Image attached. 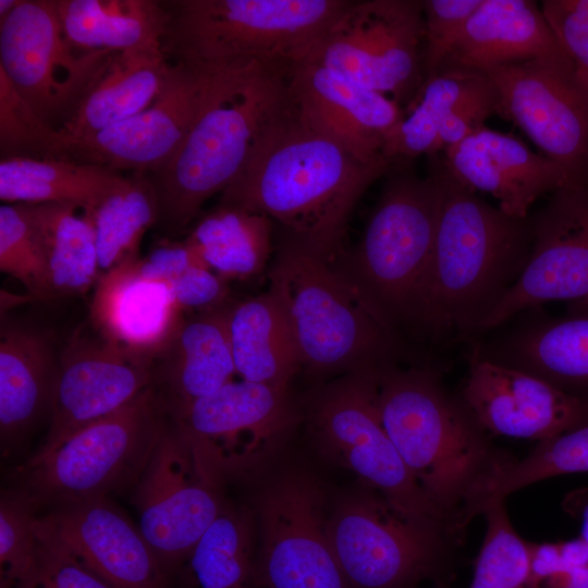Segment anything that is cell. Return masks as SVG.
Returning a JSON list of instances; mask_svg holds the SVG:
<instances>
[{
    "instance_id": "cell-1",
    "label": "cell",
    "mask_w": 588,
    "mask_h": 588,
    "mask_svg": "<svg viewBox=\"0 0 588 588\" xmlns=\"http://www.w3.org/2000/svg\"><path fill=\"white\" fill-rule=\"evenodd\" d=\"M391 163H365L306 125L289 102L265 131L220 203L267 216L326 258L344 253L350 216Z\"/></svg>"
},
{
    "instance_id": "cell-2",
    "label": "cell",
    "mask_w": 588,
    "mask_h": 588,
    "mask_svg": "<svg viewBox=\"0 0 588 588\" xmlns=\"http://www.w3.org/2000/svg\"><path fill=\"white\" fill-rule=\"evenodd\" d=\"M531 243L530 215L517 218L491 206L442 162L437 234L414 327L433 341H476L520 275Z\"/></svg>"
},
{
    "instance_id": "cell-3",
    "label": "cell",
    "mask_w": 588,
    "mask_h": 588,
    "mask_svg": "<svg viewBox=\"0 0 588 588\" xmlns=\"http://www.w3.org/2000/svg\"><path fill=\"white\" fill-rule=\"evenodd\" d=\"M377 404L407 470L461 537L482 490L513 456L491 442L433 370L397 365L384 369Z\"/></svg>"
},
{
    "instance_id": "cell-4",
    "label": "cell",
    "mask_w": 588,
    "mask_h": 588,
    "mask_svg": "<svg viewBox=\"0 0 588 588\" xmlns=\"http://www.w3.org/2000/svg\"><path fill=\"white\" fill-rule=\"evenodd\" d=\"M290 65L255 63L216 72L185 139L149 174L158 196L159 228L170 233L185 229L206 200L234 181L289 102Z\"/></svg>"
},
{
    "instance_id": "cell-5",
    "label": "cell",
    "mask_w": 588,
    "mask_h": 588,
    "mask_svg": "<svg viewBox=\"0 0 588 588\" xmlns=\"http://www.w3.org/2000/svg\"><path fill=\"white\" fill-rule=\"evenodd\" d=\"M268 278V291L290 322L299 366L310 373L396 366L400 333L335 261L280 231Z\"/></svg>"
},
{
    "instance_id": "cell-6",
    "label": "cell",
    "mask_w": 588,
    "mask_h": 588,
    "mask_svg": "<svg viewBox=\"0 0 588 588\" xmlns=\"http://www.w3.org/2000/svg\"><path fill=\"white\" fill-rule=\"evenodd\" d=\"M161 48L171 63L223 72L304 58L350 0H173Z\"/></svg>"
},
{
    "instance_id": "cell-7",
    "label": "cell",
    "mask_w": 588,
    "mask_h": 588,
    "mask_svg": "<svg viewBox=\"0 0 588 588\" xmlns=\"http://www.w3.org/2000/svg\"><path fill=\"white\" fill-rule=\"evenodd\" d=\"M387 174L360 240L336 265L399 332L415 324L437 234L442 162L432 160L425 179L407 161L394 162Z\"/></svg>"
},
{
    "instance_id": "cell-8",
    "label": "cell",
    "mask_w": 588,
    "mask_h": 588,
    "mask_svg": "<svg viewBox=\"0 0 588 588\" xmlns=\"http://www.w3.org/2000/svg\"><path fill=\"white\" fill-rule=\"evenodd\" d=\"M151 384L118 411L38 450L20 469L22 492L35 506H53L135 485L167 425Z\"/></svg>"
},
{
    "instance_id": "cell-9",
    "label": "cell",
    "mask_w": 588,
    "mask_h": 588,
    "mask_svg": "<svg viewBox=\"0 0 588 588\" xmlns=\"http://www.w3.org/2000/svg\"><path fill=\"white\" fill-rule=\"evenodd\" d=\"M328 535L351 588H415L451 577L460 537L364 487L330 509Z\"/></svg>"
},
{
    "instance_id": "cell-10",
    "label": "cell",
    "mask_w": 588,
    "mask_h": 588,
    "mask_svg": "<svg viewBox=\"0 0 588 588\" xmlns=\"http://www.w3.org/2000/svg\"><path fill=\"white\" fill-rule=\"evenodd\" d=\"M383 370L354 371L320 387L308 403L313 439L322 455L353 471L400 510L449 526L407 470L381 422L377 397Z\"/></svg>"
},
{
    "instance_id": "cell-11",
    "label": "cell",
    "mask_w": 588,
    "mask_h": 588,
    "mask_svg": "<svg viewBox=\"0 0 588 588\" xmlns=\"http://www.w3.org/2000/svg\"><path fill=\"white\" fill-rule=\"evenodd\" d=\"M422 1H350L304 57L401 107L425 82Z\"/></svg>"
},
{
    "instance_id": "cell-12",
    "label": "cell",
    "mask_w": 588,
    "mask_h": 588,
    "mask_svg": "<svg viewBox=\"0 0 588 588\" xmlns=\"http://www.w3.org/2000/svg\"><path fill=\"white\" fill-rule=\"evenodd\" d=\"M113 53L75 48L64 35L56 0H21L0 21V70L57 131L72 119Z\"/></svg>"
},
{
    "instance_id": "cell-13",
    "label": "cell",
    "mask_w": 588,
    "mask_h": 588,
    "mask_svg": "<svg viewBox=\"0 0 588 588\" xmlns=\"http://www.w3.org/2000/svg\"><path fill=\"white\" fill-rule=\"evenodd\" d=\"M203 474L216 485L247 473L275 449L296 417L289 388L245 380L170 414Z\"/></svg>"
},
{
    "instance_id": "cell-14",
    "label": "cell",
    "mask_w": 588,
    "mask_h": 588,
    "mask_svg": "<svg viewBox=\"0 0 588 588\" xmlns=\"http://www.w3.org/2000/svg\"><path fill=\"white\" fill-rule=\"evenodd\" d=\"M330 509L310 475L286 473L259 494L255 564L258 588H351L332 550Z\"/></svg>"
},
{
    "instance_id": "cell-15",
    "label": "cell",
    "mask_w": 588,
    "mask_h": 588,
    "mask_svg": "<svg viewBox=\"0 0 588 588\" xmlns=\"http://www.w3.org/2000/svg\"><path fill=\"white\" fill-rule=\"evenodd\" d=\"M531 216L527 262L483 320L479 336L551 302H588V181L567 182Z\"/></svg>"
},
{
    "instance_id": "cell-16",
    "label": "cell",
    "mask_w": 588,
    "mask_h": 588,
    "mask_svg": "<svg viewBox=\"0 0 588 588\" xmlns=\"http://www.w3.org/2000/svg\"><path fill=\"white\" fill-rule=\"evenodd\" d=\"M138 528L171 578L218 517L219 486L200 470L177 429L166 427L135 483Z\"/></svg>"
},
{
    "instance_id": "cell-17",
    "label": "cell",
    "mask_w": 588,
    "mask_h": 588,
    "mask_svg": "<svg viewBox=\"0 0 588 588\" xmlns=\"http://www.w3.org/2000/svg\"><path fill=\"white\" fill-rule=\"evenodd\" d=\"M158 98L136 115L94 134L60 135L58 159L120 172H156L175 154L198 115L216 72L172 63Z\"/></svg>"
},
{
    "instance_id": "cell-18",
    "label": "cell",
    "mask_w": 588,
    "mask_h": 588,
    "mask_svg": "<svg viewBox=\"0 0 588 588\" xmlns=\"http://www.w3.org/2000/svg\"><path fill=\"white\" fill-rule=\"evenodd\" d=\"M486 75L498 93L495 113L518 126L568 182L588 181V98L574 78L538 60Z\"/></svg>"
},
{
    "instance_id": "cell-19",
    "label": "cell",
    "mask_w": 588,
    "mask_h": 588,
    "mask_svg": "<svg viewBox=\"0 0 588 588\" xmlns=\"http://www.w3.org/2000/svg\"><path fill=\"white\" fill-rule=\"evenodd\" d=\"M457 396L492 434L540 442L588 425V401L534 375L475 357Z\"/></svg>"
},
{
    "instance_id": "cell-20",
    "label": "cell",
    "mask_w": 588,
    "mask_h": 588,
    "mask_svg": "<svg viewBox=\"0 0 588 588\" xmlns=\"http://www.w3.org/2000/svg\"><path fill=\"white\" fill-rule=\"evenodd\" d=\"M36 529L114 588H171L139 528L108 497L56 505L37 517Z\"/></svg>"
},
{
    "instance_id": "cell-21",
    "label": "cell",
    "mask_w": 588,
    "mask_h": 588,
    "mask_svg": "<svg viewBox=\"0 0 588 588\" xmlns=\"http://www.w3.org/2000/svg\"><path fill=\"white\" fill-rule=\"evenodd\" d=\"M289 96L309 127L365 163L392 164L384 156V142L404 113L393 99L307 58L289 68Z\"/></svg>"
},
{
    "instance_id": "cell-22",
    "label": "cell",
    "mask_w": 588,
    "mask_h": 588,
    "mask_svg": "<svg viewBox=\"0 0 588 588\" xmlns=\"http://www.w3.org/2000/svg\"><path fill=\"white\" fill-rule=\"evenodd\" d=\"M152 364L100 339L76 338L57 366L50 427L39 450L118 411L152 383Z\"/></svg>"
},
{
    "instance_id": "cell-23",
    "label": "cell",
    "mask_w": 588,
    "mask_h": 588,
    "mask_svg": "<svg viewBox=\"0 0 588 588\" xmlns=\"http://www.w3.org/2000/svg\"><path fill=\"white\" fill-rule=\"evenodd\" d=\"M510 320L488 340L474 341L470 357L525 371L588 401V302L566 304L558 317L537 307Z\"/></svg>"
},
{
    "instance_id": "cell-24",
    "label": "cell",
    "mask_w": 588,
    "mask_h": 588,
    "mask_svg": "<svg viewBox=\"0 0 588 588\" xmlns=\"http://www.w3.org/2000/svg\"><path fill=\"white\" fill-rule=\"evenodd\" d=\"M444 152L443 166L457 182L491 194L501 210L517 218H527L539 197L568 182L554 161L532 152L513 135L487 126Z\"/></svg>"
},
{
    "instance_id": "cell-25",
    "label": "cell",
    "mask_w": 588,
    "mask_h": 588,
    "mask_svg": "<svg viewBox=\"0 0 588 588\" xmlns=\"http://www.w3.org/2000/svg\"><path fill=\"white\" fill-rule=\"evenodd\" d=\"M182 311L169 284L144 275L137 258L99 277L90 319L103 341L152 364L175 335Z\"/></svg>"
},
{
    "instance_id": "cell-26",
    "label": "cell",
    "mask_w": 588,
    "mask_h": 588,
    "mask_svg": "<svg viewBox=\"0 0 588 588\" xmlns=\"http://www.w3.org/2000/svg\"><path fill=\"white\" fill-rule=\"evenodd\" d=\"M530 60L549 63L574 78L572 61L536 1L482 0L440 72L455 69L486 74Z\"/></svg>"
},
{
    "instance_id": "cell-27",
    "label": "cell",
    "mask_w": 588,
    "mask_h": 588,
    "mask_svg": "<svg viewBox=\"0 0 588 588\" xmlns=\"http://www.w3.org/2000/svg\"><path fill=\"white\" fill-rule=\"evenodd\" d=\"M160 393L167 413L210 395L236 373L228 330V308L201 311L183 319L158 358Z\"/></svg>"
},
{
    "instance_id": "cell-28",
    "label": "cell",
    "mask_w": 588,
    "mask_h": 588,
    "mask_svg": "<svg viewBox=\"0 0 588 588\" xmlns=\"http://www.w3.org/2000/svg\"><path fill=\"white\" fill-rule=\"evenodd\" d=\"M172 69L161 45L114 52L60 135L84 137L144 111L163 90Z\"/></svg>"
},
{
    "instance_id": "cell-29",
    "label": "cell",
    "mask_w": 588,
    "mask_h": 588,
    "mask_svg": "<svg viewBox=\"0 0 588 588\" xmlns=\"http://www.w3.org/2000/svg\"><path fill=\"white\" fill-rule=\"evenodd\" d=\"M228 330L242 380L289 388L298 352L287 317L269 291L228 308Z\"/></svg>"
},
{
    "instance_id": "cell-30",
    "label": "cell",
    "mask_w": 588,
    "mask_h": 588,
    "mask_svg": "<svg viewBox=\"0 0 588 588\" xmlns=\"http://www.w3.org/2000/svg\"><path fill=\"white\" fill-rule=\"evenodd\" d=\"M57 365L48 339L36 330L2 327L0 341V430L13 440L48 404Z\"/></svg>"
},
{
    "instance_id": "cell-31",
    "label": "cell",
    "mask_w": 588,
    "mask_h": 588,
    "mask_svg": "<svg viewBox=\"0 0 588 588\" xmlns=\"http://www.w3.org/2000/svg\"><path fill=\"white\" fill-rule=\"evenodd\" d=\"M68 40L83 51L161 45L166 11L155 0H56Z\"/></svg>"
},
{
    "instance_id": "cell-32",
    "label": "cell",
    "mask_w": 588,
    "mask_h": 588,
    "mask_svg": "<svg viewBox=\"0 0 588 588\" xmlns=\"http://www.w3.org/2000/svg\"><path fill=\"white\" fill-rule=\"evenodd\" d=\"M256 518L224 504L172 576L173 588H253Z\"/></svg>"
},
{
    "instance_id": "cell-33",
    "label": "cell",
    "mask_w": 588,
    "mask_h": 588,
    "mask_svg": "<svg viewBox=\"0 0 588 588\" xmlns=\"http://www.w3.org/2000/svg\"><path fill=\"white\" fill-rule=\"evenodd\" d=\"M124 176L107 168L62 159H1L0 199L4 204H72L87 211Z\"/></svg>"
},
{
    "instance_id": "cell-34",
    "label": "cell",
    "mask_w": 588,
    "mask_h": 588,
    "mask_svg": "<svg viewBox=\"0 0 588 588\" xmlns=\"http://www.w3.org/2000/svg\"><path fill=\"white\" fill-rule=\"evenodd\" d=\"M272 230L267 216L219 203L198 218L185 241L221 278L247 279L267 266Z\"/></svg>"
},
{
    "instance_id": "cell-35",
    "label": "cell",
    "mask_w": 588,
    "mask_h": 588,
    "mask_svg": "<svg viewBox=\"0 0 588 588\" xmlns=\"http://www.w3.org/2000/svg\"><path fill=\"white\" fill-rule=\"evenodd\" d=\"M40 231L50 298L85 294L99 279L93 224L72 204H33Z\"/></svg>"
},
{
    "instance_id": "cell-36",
    "label": "cell",
    "mask_w": 588,
    "mask_h": 588,
    "mask_svg": "<svg viewBox=\"0 0 588 588\" xmlns=\"http://www.w3.org/2000/svg\"><path fill=\"white\" fill-rule=\"evenodd\" d=\"M83 212L95 231L99 269L107 272L138 258L144 234L158 221V196L148 173L131 172L97 206Z\"/></svg>"
},
{
    "instance_id": "cell-37",
    "label": "cell",
    "mask_w": 588,
    "mask_h": 588,
    "mask_svg": "<svg viewBox=\"0 0 588 588\" xmlns=\"http://www.w3.org/2000/svg\"><path fill=\"white\" fill-rule=\"evenodd\" d=\"M488 76L449 69L426 79L403 118L384 142V156L392 163L420 155L434 156L439 131L451 112L474 94Z\"/></svg>"
},
{
    "instance_id": "cell-38",
    "label": "cell",
    "mask_w": 588,
    "mask_h": 588,
    "mask_svg": "<svg viewBox=\"0 0 588 588\" xmlns=\"http://www.w3.org/2000/svg\"><path fill=\"white\" fill-rule=\"evenodd\" d=\"M486 534L469 588H528L529 542L513 527L505 501L485 513Z\"/></svg>"
},
{
    "instance_id": "cell-39",
    "label": "cell",
    "mask_w": 588,
    "mask_h": 588,
    "mask_svg": "<svg viewBox=\"0 0 588 588\" xmlns=\"http://www.w3.org/2000/svg\"><path fill=\"white\" fill-rule=\"evenodd\" d=\"M0 270L36 299H50L44 246L33 204L0 207Z\"/></svg>"
},
{
    "instance_id": "cell-40",
    "label": "cell",
    "mask_w": 588,
    "mask_h": 588,
    "mask_svg": "<svg viewBox=\"0 0 588 588\" xmlns=\"http://www.w3.org/2000/svg\"><path fill=\"white\" fill-rule=\"evenodd\" d=\"M59 145V131L38 118L0 70L1 159H58Z\"/></svg>"
},
{
    "instance_id": "cell-41",
    "label": "cell",
    "mask_w": 588,
    "mask_h": 588,
    "mask_svg": "<svg viewBox=\"0 0 588 588\" xmlns=\"http://www.w3.org/2000/svg\"><path fill=\"white\" fill-rule=\"evenodd\" d=\"M35 505L20 491L0 502V588H19L30 575L36 554Z\"/></svg>"
},
{
    "instance_id": "cell-42",
    "label": "cell",
    "mask_w": 588,
    "mask_h": 588,
    "mask_svg": "<svg viewBox=\"0 0 588 588\" xmlns=\"http://www.w3.org/2000/svg\"><path fill=\"white\" fill-rule=\"evenodd\" d=\"M482 0H424L425 81L437 75Z\"/></svg>"
},
{
    "instance_id": "cell-43",
    "label": "cell",
    "mask_w": 588,
    "mask_h": 588,
    "mask_svg": "<svg viewBox=\"0 0 588 588\" xmlns=\"http://www.w3.org/2000/svg\"><path fill=\"white\" fill-rule=\"evenodd\" d=\"M540 9L572 61L577 88L588 98V0H543Z\"/></svg>"
},
{
    "instance_id": "cell-44",
    "label": "cell",
    "mask_w": 588,
    "mask_h": 588,
    "mask_svg": "<svg viewBox=\"0 0 588 588\" xmlns=\"http://www.w3.org/2000/svg\"><path fill=\"white\" fill-rule=\"evenodd\" d=\"M35 563L19 588H114L70 551L37 531Z\"/></svg>"
},
{
    "instance_id": "cell-45",
    "label": "cell",
    "mask_w": 588,
    "mask_h": 588,
    "mask_svg": "<svg viewBox=\"0 0 588 588\" xmlns=\"http://www.w3.org/2000/svg\"><path fill=\"white\" fill-rule=\"evenodd\" d=\"M532 463L542 479L588 473V425L538 443Z\"/></svg>"
},
{
    "instance_id": "cell-46",
    "label": "cell",
    "mask_w": 588,
    "mask_h": 588,
    "mask_svg": "<svg viewBox=\"0 0 588 588\" xmlns=\"http://www.w3.org/2000/svg\"><path fill=\"white\" fill-rule=\"evenodd\" d=\"M497 105L498 93L488 77L474 94L461 102L445 119L438 134L434 154L445 150L486 126L485 121L492 113H495Z\"/></svg>"
},
{
    "instance_id": "cell-47",
    "label": "cell",
    "mask_w": 588,
    "mask_h": 588,
    "mask_svg": "<svg viewBox=\"0 0 588 588\" xmlns=\"http://www.w3.org/2000/svg\"><path fill=\"white\" fill-rule=\"evenodd\" d=\"M182 310L220 308L228 295L226 280L204 261L193 265L169 283Z\"/></svg>"
},
{
    "instance_id": "cell-48",
    "label": "cell",
    "mask_w": 588,
    "mask_h": 588,
    "mask_svg": "<svg viewBox=\"0 0 588 588\" xmlns=\"http://www.w3.org/2000/svg\"><path fill=\"white\" fill-rule=\"evenodd\" d=\"M203 261L184 240H160L145 258H139V269L148 278L169 284L195 264Z\"/></svg>"
},
{
    "instance_id": "cell-49",
    "label": "cell",
    "mask_w": 588,
    "mask_h": 588,
    "mask_svg": "<svg viewBox=\"0 0 588 588\" xmlns=\"http://www.w3.org/2000/svg\"><path fill=\"white\" fill-rule=\"evenodd\" d=\"M564 569L560 542H529L528 588H542L548 578Z\"/></svg>"
},
{
    "instance_id": "cell-50",
    "label": "cell",
    "mask_w": 588,
    "mask_h": 588,
    "mask_svg": "<svg viewBox=\"0 0 588 588\" xmlns=\"http://www.w3.org/2000/svg\"><path fill=\"white\" fill-rule=\"evenodd\" d=\"M542 588H588V565L561 571L548 578Z\"/></svg>"
},
{
    "instance_id": "cell-51",
    "label": "cell",
    "mask_w": 588,
    "mask_h": 588,
    "mask_svg": "<svg viewBox=\"0 0 588 588\" xmlns=\"http://www.w3.org/2000/svg\"><path fill=\"white\" fill-rule=\"evenodd\" d=\"M20 2L21 0H0V21L7 17Z\"/></svg>"
},
{
    "instance_id": "cell-52",
    "label": "cell",
    "mask_w": 588,
    "mask_h": 588,
    "mask_svg": "<svg viewBox=\"0 0 588 588\" xmlns=\"http://www.w3.org/2000/svg\"><path fill=\"white\" fill-rule=\"evenodd\" d=\"M579 515L581 519L580 537H583L588 542V499L584 502Z\"/></svg>"
}]
</instances>
